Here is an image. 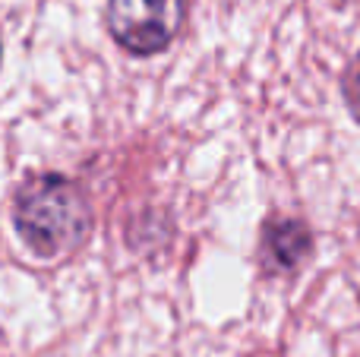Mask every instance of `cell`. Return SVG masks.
Listing matches in <instances>:
<instances>
[{
  "mask_svg": "<svg viewBox=\"0 0 360 357\" xmlns=\"http://www.w3.org/2000/svg\"><path fill=\"white\" fill-rule=\"evenodd\" d=\"M186 0H108V29L130 54H158L184 25Z\"/></svg>",
  "mask_w": 360,
  "mask_h": 357,
  "instance_id": "7a4b0ae2",
  "label": "cell"
},
{
  "mask_svg": "<svg viewBox=\"0 0 360 357\" xmlns=\"http://www.w3.org/2000/svg\"><path fill=\"white\" fill-rule=\"evenodd\" d=\"M13 221L22 244L35 257L60 259L89 238L92 209L70 177L35 174L19 187Z\"/></svg>",
  "mask_w": 360,
  "mask_h": 357,
  "instance_id": "6da1fadb",
  "label": "cell"
},
{
  "mask_svg": "<svg viewBox=\"0 0 360 357\" xmlns=\"http://www.w3.org/2000/svg\"><path fill=\"white\" fill-rule=\"evenodd\" d=\"M342 89H345V101H348L351 114H354V117L360 120V57H357V60L348 67V73H345Z\"/></svg>",
  "mask_w": 360,
  "mask_h": 357,
  "instance_id": "277c9868",
  "label": "cell"
},
{
  "mask_svg": "<svg viewBox=\"0 0 360 357\" xmlns=\"http://www.w3.org/2000/svg\"><path fill=\"white\" fill-rule=\"evenodd\" d=\"M342 4H351V0H342Z\"/></svg>",
  "mask_w": 360,
  "mask_h": 357,
  "instance_id": "5b68a950",
  "label": "cell"
},
{
  "mask_svg": "<svg viewBox=\"0 0 360 357\" xmlns=\"http://www.w3.org/2000/svg\"><path fill=\"white\" fill-rule=\"evenodd\" d=\"M313 250L310 228L297 219H272L262 231V263L269 272H294Z\"/></svg>",
  "mask_w": 360,
  "mask_h": 357,
  "instance_id": "3957f363",
  "label": "cell"
}]
</instances>
